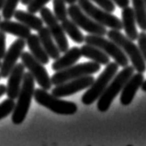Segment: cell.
<instances>
[{
  "mask_svg": "<svg viewBox=\"0 0 146 146\" xmlns=\"http://www.w3.org/2000/svg\"><path fill=\"white\" fill-rule=\"evenodd\" d=\"M34 82L35 80L33 76L30 72H25L20 94L17 97V103L15 105V108L11 117V120L14 124L20 125L25 120L33 97L34 91H35Z\"/></svg>",
  "mask_w": 146,
  "mask_h": 146,
  "instance_id": "cell-1",
  "label": "cell"
},
{
  "mask_svg": "<svg viewBox=\"0 0 146 146\" xmlns=\"http://www.w3.org/2000/svg\"><path fill=\"white\" fill-rule=\"evenodd\" d=\"M134 71H135V70H134L133 66L128 65V66L123 68V70L120 72L115 75L112 80L106 88V90L104 91V93L98 98L97 109L100 112H106L109 109L113 100L121 92L127 80L132 76Z\"/></svg>",
  "mask_w": 146,
  "mask_h": 146,
  "instance_id": "cell-2",
  "label": "cell"
},
{
  "mask_svg": "<svg viewBox=\"0 0 146 146\" xmlns=\"http://www.w3.org/2000/svg\"><path fill=\"white\" fill-rule=\"evenodd\" d=\"M107 37L108 39L115 42L119 46L123 52L126 54V56L129 57V59L131 61V64L137 72L143 73L146 71V62L143 57L141 53V50L137 44L133 43L132 40H130L124 34L120 33V31L111 29L107 32Z\"/></svg>",
  "mask_w": 146,
  "mask_h": 146,
  "instance_id": "cell-3",
  "label": "cell"
},
{
  "mask_svg": "<svg viewBox=\"0 0 146 146\" xmlns=\"http://www.w3.org/2000/svg\"><path fill=\"white\" fill-rule=\"evenodd\" d=\"M118 65L116 62H109L106 65L105 70L98 76V78L94 80L92 85L82 96V102L83 105L90 106L94 104L100 97L106 88L112 80L118 70Z\"/></svg>",
  "mask_w": 146,
  "mask_h": 146,
  "instance_id": "cell-4",
  "label": "cell"
},
{
  "mask_svg": "<svg viewBox=\"0 0 146 146\" xmlns=\"http://www.w3.org/2000/svg\"><path fill=\"white\" fill-rule=\"evenodd\" d=\"M33 98L40 106L58 115L70 116L74 115L78 110V106L75 103L60 99V97L48 94L47 91L44 89H36L34 91Z\"/></svg>",
  "mask_w": 146,
  "mask_h": 146,
  "instance_id": "cell-5",
  "label": "cell"
},
{
  "mask_svg": "<svg viewBox=\"0 0 146 146\" xmlns=\"http://www.w3.org/2000/svg\"><path fill=\"white\" fill-rule=\"evenodd\" d=\"M101 68V65L96 62H85L78 65H72L67 68L59 71H56V73L52 76L51 82L53 85H58L64 83L68 80L78 79L80 77L86 75H93L96 73Z\"/></svg>",
  "mask_w": 146,
  "mask_h": 146,
  "instance_id": "cell-6",
  "label": "cell"
},
{
  "mask_svg": "<svg viewBox=\"0 0 146 146\" xmlns=\"http://www.w3.org/2000/svg\"><path fill=\"white\" fill-rule=\"evenodd\" d=\"M78 5L88 16L101 25L117 31L123 29L122 22L119 19L111 12L94 6L91 0H78Z\"/></svg>",
  "mask_w": 146,
  "mask_h": 146,
  "instance_id": "cell-7",
  "label": "cell"
},
{
  "mask_svg": "<svg viewBox=\"0 0 146 146\" xmlns=\"http://www.w3.org/2000/svg\"><path fill=\"white\" fill-rule=\"evenodd\" d=\"M84 42L86 44L94 45L101 50H103L106 55L114 58L115 62L117 63L118 66L124 68L128 66L129 59L123 52V50L118 45L110 39H106L104 36L95 35V34H89L84 38Z\"/></svg>",
  "mask_w": 146,
  "mask_h": 146,
  "instance_id": "cell-8",
  "label": "cell"
},
{
  "mask_svg": "<svg viewBox=\"0 0 146 146\" xmlns=\"http://www.w3.org/2000/svg\"><path fill=\"white\" fill-rule=\"evenodd\" d=\"M68 14L70 20L74 21L79 26V28H82L89 34H95V35L101 36L106 35V27L94 21L80 9L79 5H76V4L70 5L68 9Z\"/></svg>",
  "mask_w": 146,
  "mask_h": 146,
  "instance_id": "cell-9",
  "label": "cell"
},
{
  "mask_svg": "<svg viewBox=\"0 0 146 146\" xmlns=\"http://www.w3.org/2000/svg\"><path fill=\"white\" fill-rule=\"evenodd\" d=\"M39 12L41 14L42 20L46 24L50 33L52 34L59 51L61 53H65L70 48V45H68L66 33H65L61 24H59V21L56 20L54 13H52V11L48 7H44Z\"/></svg>",
  "mask_w": 146,
  "mask_h": 146,
  "instance_id": "cell-10",
  "label": "cell"
},
{
  "mask_svg": "<svg viewBox=\"0 0 146 146\" xmlns=\"http://www.w3.org/2000/svg\"><path fill=\"white\" fill-rule=\"evenodd\" d=\"M21 58L25 68L33 76L34 80L44 90H50L52 88L51 78L48 75L47 70L44 65L39 62L30 52H22Z\"/></svg>",
  "mask_w": 146,
  "mask_h": 146,
  "instance_id": "cell-11",
  "label": "cell"
},
{
  "mask_svg": "<svg viewBox=\"0 0 146 146\" xmlns=\"http://www.w3.org/2000/svg\"><path fill=\"white\" fill-rule=\"evenodd\" d=\"M94 78L93 75H86L78 79L68 80V82L56 85V87L52 89V94L60 98L70 96L78 92L89 88L94 82Z\"/></svg>",
  "mask_w": 146,
  "mask_h": 146,
  "instance_id": "cell-12",
  "label": "cell"
},
{
  "mask_svg": "<svg viewBox=\"0 0 146 146\" xmlns=\"http://www.w3.org/2000/svg\"><path fill=\"white\" fill-rule=\"evenodd\" d=\"M25 39H22V38H18L16 41L11 44L9 50L6 52L5 56L3 57V62L1 64V67H0L1 78L7 79L9 77V73L13 70L15 65L17 64L18 59L21 57L25 48Z\"/></svg>",
  "mask_w": 146,
  "mask_h": 146,
  "instance_id": "cell-13",
  "label": "cell"
},
{
  "mask_svg": "<svg viewBox=\"0 0 146 146\" xmlns=\"http://www.w3.org/2000/svg\"><path fill=\"white\" fill-rule=\"evenodd\" d=\"M25 73V66L23 63H17L13 68V70L9 75L7 80V86L6 90V94L7 98L10 99H17L19 94H20L22 80Z\"/></svg>",
  "mask_w": 146,
  "mask_h": 146,
  "instance_id": "cell-14",
  "label": "cell"
},
{
  "mask_svg": "<svg viewBox=\"0 0 146 146\" xmlns=\"http://www.w3.org/2000/svg\"><path fill=\"white\" fill-rule=\"evenodd\" d=\"M144 80L143 74L141 72L133 73L132 76L127 80L121 90L120 103L123 106H129L133 101L138 90L140 89Z\"/></svg>",
  "mask_w": 146,
  "mask_h": 146,
  "instance_id": "cell-15",
  "label": "cell"
},
{
  "mask_svg": "<svg viewBox=\"0 0 146 146\" xmlns=\"http://www.w3.org/2000/svg\"><path fill=\"white\" fill-rule=\"evenodd\" d=\"M82 57V53H80V48L74 46L72 48H68L66 52L64 53L62 56L57 57L56 59L52 64V70L54 71H59L67 68L72 65L76 64L80 58Z\"/></svg>",
  "mask_w": 146,
  "mask_h": 146,
  "instance_id": "cell-16",
  "label": "cell"
},
{
  "mask_svg": "<svg viewBox=\"0 0 146 146\" xmlns=\"http://www.w3.org/2000/svg\"><path fill=\"white\" fill-rule=\"evenodd\" d=\"M121 17L122 27L126 33V36L129 38L130 40L136 41L138 39V36H139V33H138L137 31L136 19L134 16V11L132 7L128 6L122 9Z\"/></svg>",
  "mask_w": 146,
  "mask_h": 146,
  "instance_id": "cell-17",
  "label": "cell"
},
{
  "mask_svg": "<svg viewBox=\"0 0 146 146\" xmlns=\"http://www.w3.org/2000/svg\"><path fill=\"white\" fill-rule=\"evenodd\" d=\"M0 31L25 40L32 34L31 29L22 24L21 22L12 21L9 20L0 21Z\"/></svg>",
  "mask_w": 146,
  "mask_h": 146,
  "instance_id": "cell-18",
  "label": "cell"
},
{
  "mask_svg": "<svg viewBox=\"0 0 146 146\" xmlns=\"http://www.w3.org/2000/svg\"><path fill=\"white\" fill-rule=\"evenodd\" d=\"M26 44L29 47L31 54L39 62H41L43 65H46L49 63L50 57L46 51L44 50V46L42 45L37 34H31L26 39Z\"/></svg>",
  "mask_w": 146,
  "mask_h": 146,
  "instance_id": "cell-19",
  "label": "cell"
},
{
  "mask_svg": "<svg viewBox=\"0 0 146 146\" xmlns=\"http://www.w3.org/2000/svg\"><path fill=\"white\" fill-rule=\"evenodd\" d=\"M38 37H39L42 45H43L44 50L48 54L50 58L56 59L57 57L60 56L61 52L59 51L58 47H57L56 42L54 40L52 34L50 33L48 28L42 27L38 31Z\"/></svg>",
  "mask_w": 146,
  "mask_h": 146,
  "instance_id": "cell-20",
  "label": "cell"
},
{
  "mask_svg": "<svg viewBox=\"0 0 146 146\" xmlns=\"http://www.w3.org/2000/svg\"><path fill=\"white\" fill-rule=\"evenodd\" d=\"M80 53H82V56L86 57L88 59H91L92 61L96 62L100 65L106 66L110 62L109 56L106 55L103 50L94 46V45H92L89 44H83L80 47Z\"/></svg>",
  "mask_w": 146,
  "mask_h": 146,
  "instance_id": "cell-21",
  "label": "cell"
},
{
  "mask_svg": "<svg viewBox=\"0 0 146 146\" xmlns=\"http://www.w3.org/2000/svg\"><path fill=\"white\" fill-rule=\"evenodd\" d=\"M14 17L18 21L21 22L22 24H24L31 30L39 31L42 27H44V21L35 16L33 13L16 9L14 13Z\"/></svg>",
  "mask_w": 146,
  "mask_h": 146,
  "instance_id": "cell-22",
  "label": "cell"
},
{
  "mask_svg": "<svg viewBox=\"0 0 146 146\" xmlns=\"http://www.w3.org/2000/svg\"><path fill=\"white\" fill-rule=\"evenodd\" d=\"M61 26H62L65 33L68 34L73 42H75L77 44H82L84 42L85 36L80 32L79 26L72 20L66 19V20L61 22Z\"/></svg>",
  "mask_w": 146,
  "mask_h": 146,
  "instance_id": "cell-23",
  "label": "cell"
},
{
  "mask_svg": "<svg viewBox=\"0 0 146 146\" xmlns=\"http://www.w3.org/2000/svg\"><path fill=\"white\" fill-rule=\"evenodd\" d=\"M132 9L134 16L139 28L145 32L146 31V7L144 0H132Z\"/></svg>",
  "mask_w": 146,
  "mask_h": 146,
  "instance_id": "cell-24",
  "label": "cell"
},
{
  "mask_svg": "<svg viewBox=\"0 0 146 146\" xmlns=\"http://www.w3.org/2000/svg\"><path fill=\"white\" fill-rule=\"evenodd\" d=\"M53 7L54 15L57 21L62 22L66 19H68V14L65 0H53Z\"/></svg>",
  "mask_w": 146,
  "mask_h": 146,
  "instance_id": "cell-25",
  "label": "cell"
},
{
  "mask_svg": "<svg viewBox=\"0 0 146 146\" xmlns=\"http://www.w3.org/2000/svg\"><path fill=\"white\" fill-rule=\"evenodd\" d=\"M20 1L21 0H6L2 9V17L5 20H10L14 17V13Z\"/></svg>",
  "mask_w": 146,
  "mask_h": 146,
  "instance_id": "cell-26",
  "label": "cell"
},
{
  "mask_svg": "<svg viewBox=\"0 0 146 146\" xmlns=\"http://www.w3.org/2000/svg\"><path fill=\"white\" fill-rule=\"evenodd\" d=\"M15 100L7 98L0 104V119H3L13 112L15 108Z\"/></svg>",
  "mask_w": 146,
  "mask_h": 146,
  "instance_id": "cell-27",
  "label": "cell"
},
{
  "mask_svg": "<svg viewBox=\"0 0 146 146\" xmlns=\"http://www.w3.org/2000/svg\"><path fill=\"white\" fill-rule=\"evenodd\" d=\"M51 0H32L27 5V10L31 13H37Z\"/></svg>",
  "mask_w": 146,
  "mask_h": 146,
  "instance_id": "cell-28",
  "label": "cell"
},
{
  "mask_svg": "<svg viewBox=\"0 0 146 146\" xmlns=\"http://www.w3.org/2000/svg\"><path fill=\"white\" fill-rule=\"evenodd\" d=\"M91 1H94V3H96L101 9L111 13L114 12L115 9H116L115 4L112 0H91Z\"/></svg>",
  "mask_w": 146,
  "mask_h": 146,
  "instance_id": "cell-29",
  "label": "cell"
},
{
  "mask_svg": "<svg viewBox=\"0 0 146 146\" xmlns=\"http://www.w3.org/2000/svg\"><path fill=\"white\" fill-rule=\"evenodd\" d=\"M137 41H138V46H139L141 55H143V57L146 62V33L145 32L143 31L141 33H139Z\"/></svg>",
  "mask_w": 146,
  "mask_h": 146,
  "instance_id": "cell-30",
  "label": "cell"
},
{
  "mask_svg": "<svg viewBox=\"0 0 146 146\" xmlns=\"http://www.w3.org/2000/svg\"><path fill=\"white\" fill-rule=\"evenodd\" d=\"M6 39H7L6 33L2 32V31H0V59H3V57L7 52Z\"/></svg>",
  "mask_w": 146,
  "mask_h": 146,
  "instance_id": "cell-31",
  "label": "cell"
},
{
  "mask_svg": "<svg viewBox=\"0 0 146 146\" xmlns=\"http://www.w3.org/2000/svg\"><path fill=\"white\" fill-rule=\"evenodd\" d=\"M115 5H117L120 9H124V7H128L129 5V0H112Z\"/></svg>",
  "mask_w": 146,
  "mask_h": 146,
  "instance_id": "cell-32",
  "label": "cell"
},
{
  "mask_svg": "<svg viewBox=\"0 0 146 146\" xmlns=\"http://www.w3.org/2000/svg\"><path fill=\"white\" fill-rule=\"evenodd\" d=\"M7 87L4 84H0V97H2L4 94H6Z\"/></svg>",
  "mask_w": 146,
  "mask_h": 146,
  "instance_id": "cell-33",
  "label": "cell"
},
{
  "mask_svg": "<svg viewBox=\"0 0 146 146\" xmlns=\"http://www.w3.org/2000/svg\"><path fill=\"white\" fill-rule=\"evenodd\" d=\"M65 2L68 3V5H72V4H76L78 2V0H65Z\"/></svg>",
  "mask_w": 146,
  "mask_h": 146,
  "instance_id": "cell-34",
  "label": "cell"
},
{
  "mask_svg": "<svg viewBox=\"0 0 146 146\" xmlns=\"http://www.w3.org/2000/svg\"><path fill=\"white\" fill-rule=\"evenodd\" d=\"M141 89L146 93V80H143V84H141Z\"/></svg>",
  "mask_w": 146,
  "mask_h": 146,
  "instance_id": "cell-35",
  "label": "cell"
},
{
  "mask_svg": "<svg viewBox=\"0 0 146 146\" xmlns=\"http://www.w3.org/2000/svg\"><path fill=\"white\" fill-rule=\"evenodd\" d=\"M31 1H32V0H21V4H22V5H24V6H27Z\"/></svg>",
  "mask_w": 146,
  "mask_h": 146,
  "instance_id": "cell-36",
  "label": "cell"
},
{
  "mask_svg": "<svg viewBox=\"0 0 146 146\" xmlns=\"http://www.w3.org/2000/svg\"><path fill=\"white\" fill-rule=\"evenodd\" d=\"M5 2H6V0H0V10H2L3 6H4V4H5Z\"/></svg>",
  "mask_w": 146,
  "mask_h": 146,
  "instance_id": "cell-37",
  "label": "cell"
},
{
  "mask_svg": "<svg viewBox=\"0 0 146 146\" xmlns=\"http://www.w3.org/2000/svg\"><path fill=\"white\" fill-rule=\"evenodd\" d=\"M144 4H145V7H146V0H144Z\"/></svg>",
  "mask_w": 146,
  "mask_h": 146,
  "instance_id": "cell-38",
  "label": "cell"
},
{
  "mask_svg": "<svg viewBox=\"0 0 146 146\" xmlns=\"http://www.w3.org/2000/svg\"><path fill=\"white\" fill-rule=\"evenodd\" d=\"M1 64H2V63H1V62H0V67H1Z\"/></svg>",
  "mask_w": 146,
  "mask_h": 146,
  "instance_id": "cell-39",
  "label": "cell"
},
{
  "mask_svg": "<svg viewBox=\"0 0 146 146\" xmlns=\"http://www.w3.org/2000/svg\"><path fill=\"white\" fill-rule=\"evenodd\" d=\"M0 21H1V17H0Z\"/></svg>",
  "mask_w": 146,
  "mask_h": 146,
  "instance_id": "cell-40",
  "label": "cell"
},
{
  "mask_svg": "<svg viewBox=\"0 0 146 146\" xmlns=\"http://www.w3.org/2000/svg\"><path fill=\"white\" fill-rule=\"evenodd\" d=\"M0 78H1V75H0Z\"/></svg>",
  "mask_w": 146,
  "mask_h": 146,
  "instance_id": "cell-41",
  "label": "cell"
}]
</instances>
